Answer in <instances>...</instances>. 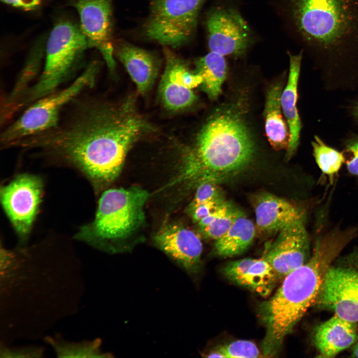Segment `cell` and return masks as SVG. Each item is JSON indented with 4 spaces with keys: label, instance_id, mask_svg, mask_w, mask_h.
<instances>
[{
    "label": "cell",
    "instance_id": "cell-1",
    "mask_svg": "<svg viewBox=\"0 0 358 358\" xmlns=\"http://www.w3.org/2000/svg\"><path fill=\"white\" fill-rule=\"evenodd\" d=\"M134 95L118 103L89 99L51 129L18 141L74 166L96 187L119 175L133 145L153 127L138 111Z\"/></svg>",
    "mask_w": 358,
    "mask_h": 358
},
{
    "label": "cell",
    "instance_id": "cell-2",
    "mask_svg": "<svg viewBox=\"0 0 358 358\" xmlns=\"http://www.w3.org/2000/svg\"><path fill=\"white\" fill-rule=\"evenodd\" d=\"M326 91L358 89V0H271Z\"/></svg>",
    "mask_w": 358,
    "mask_h": 358
},
{
    "label": "cell",
    "instance_id": "cell-3",
    "mask_svg": "<svg viewBox=\"0 0 358 358\" xmlns=\"http://www.w3.org/2000/svg\"><path fill=\"white\" fill-rule=\"evenodd\" d=\"M246 105L241 98L219 107L187 147L185 171L197 186L204 182L218 184L231 179L253 161L256 147L246 120Z\"/></svg>",
    "mask_w": 358,
    "mask_h": 358
},
{
    "label": "cell",
    "instance_id": "cell-4",
    "mask_svg": "<svg viewBox=\"0 0 358 358\" xmlns=\"http://www.w3.org/2000/svg\"><path fill=\"white\" fill-rule=\"evenodd\" d=\"M349 243L348 236L338 228L319 236L308 261L284 277L274 294L260 305L259 315L266 327L264 354L278 352L285 337L314 304L328 268Z\"/></svg>",
    "mask_w": 358,
    "mask_h": 358
},
{
    "label": "cell",
    "instance_id": "cell-5",
    "mask_svg": "<svg viewBox=\"0 0 358 358\" xmlns=\"http://www.w3.org/2000/svg\"><path fill=\"white\" fill-rule=\"evenodd\" d=\"M149 196L137 187L106 190L99 199L94 219L82 227L75 238L107 252L120 251V242L143 223Z\"/></svg>",
    "mask_w": 358,
    "mask_h": 358
},
{
    "label": "cell",
    "instance_id": "cell-6",
    "mask_svg": "<svg viewBox=\"0 0 358 358\" xmlns=\"http://www.w3.org/2000/svg\"><path fill=\"white\" fill-rule=\"evenodd\" d=\"M89 48L79 24L66 19L57 22L46 41L43 70L17 103L16 111L57 90L76 70Z\"/></svg>",
    "mask_w": 358,
    "mask_h": 358
},
{
    "label": "cell",
    "instance_id": "cell-7",
    "mask_svg": "<svg viewBox=\"0 0 358 358\" xmlns=\"http://www.w3.org/2000/svg\"><path fill=\"white\" fill-rule=\"evenodd\" d=\"M97 61H91L84 71L67 87L40 98L28 106L24 112L1 132L3 147L14 142L56 127L60 121L64 107L88 88H92L99 70Z\"/></svg>",
    "mask_w": 358,
    "mask_h": 358
},
{
    "label": "cell",
    "instance_id": "cell-8",
    "mask_svg": "<svg viewBox=\"0 0 358 358\" xmlns=\"http://www.w3.org/2000/svg\"><path fill=\"white\" fill-rule=\"evenodd\" d=\"M206 0H151L144 37L165 47L177 48L194 37L200 9Z\"/></svg>",
    "mask_w": 358,
    "mask_h": 358
},
{
    "label": "cell",
    "instance_id": "cell-9",
    "mask_svg": "<svg viewBox=\"0 0 358 358\" xmlns=\"http://www.w3.org/2000/svg\"><path fill=\"white\" fill-rule=\"evenodd\" d=\"M204 20L210 52L240 57L258 42V36L241 13L238 0H217Z\"/></svg>",
    "mask_w": 358,
    "mask_h": 358
},
{
    "label": "cell",
    "instance_id": "cell-10",
    "mask_svg": "<svg viewBox=\"0 0 358 358\" xmlns=\"http://www.w3.org/2000/svg\"><path fill=\"white\" fill-rule=\"evenodd\" d=\"M314 304L358 322V246L339 256L329 267Z\"/></svg>",
    "mask_w": 358,
    "mask_h": 358
},
{
    "label": "cell",
    "instance_id": "cell-11",
    "mask_svg": "<svg viewBox=\"0 0 358 358\" xmlns=\"http://www.w3.org/2000/svg\"><path fill=\"white\" fill-rule=\"evenodd\" d=\"M43 184L37 176L22 174L0 190L3 209L21 240L29 234L41 202Z\"/></svg>",
    "mask_w": 358,
    "mask_h": 358
},
{
    "label": "cell",
    "instance_id": "cell-12",
    "mask_svg": "<svg viewBox=\"0 0 358 358\" xmlns=\"http://www.w3.org/2000/svg\"><path fill=\"white\" fill-rule=\"evenodd\" d=\"M112 0H69L77 11L79 25L89 48H95L102 55L108 69L114 72Z\"/></svg>",
    "mask_w": 358,
    "mask_h": 358
},
{
    "label": "cell",
    "instance_id": "cell-13",
    "mask_svg": "<svg viewBox=\"0 0 358 358\" xmlns=\"http://www.w3.org/2000/svg\"><path fill=\"white\" fill-rule=\"evenodd\" d=\"M165 69L159 86V94L167 109L178 111L191 106L196 100L193 89L200 86L202 78L187 63L165 47Z\"/></svg>",
    "mask_w": 358,
    "mask_h": 358
},
{
    "label": "cell",
    "instance_id": "cell-14",
    "mask_svg": "<svg viewBox=\"0 0 358 358\" xmlns=\"http://www.w3.org/2000/svg\"><path fill=\"white\" fill-rule=\"evenodd\" d=\"M304 223L305 219L299 220L280 230L262 258L279 279L304 264L310 256V239Z\"/></svg>",
    "mask_w": 358,
    "mask_h": 358
},
{
    "label": "cell",
    "instance_id": "cell-15",
    "mask_svg": "<svg viewBox=\"0 0 358 358\" xmlns=\"http://www.w3.org/2000/svg\"><path fill=\"white\" fill-rule=\"evenodd\" d=\"M159 248L191 277L202 269V244L199 236L188 229L170 226L155 236Z\"/></svg>",
    "mask_w": 358,
    "mask_h": 358
},
{
    "label": "cell",
    "instance_id": "cell-16",
    "mask_svg": "<svg viewBox=\"0 0 358 358\" xmlns=\"http://www.w3.org/2000/svg\"><path fill=\"white\" fill-rule=\"evenodd\" d=\"M222 270L229 280L263 296L271 292L279 279L272 267L263 258L231 261Z\"/></svg>",
    "mask_w": 358,
    "mask_h": 358
},
{
    "label": "cell",
    "instance_id": "cell-17",
    "mask_svg": "<svg viewBox=\"0 0 358 358\" xmlns=\"http://www.w3.org/2000/svg\"><path fill=\"white\" fill-rule=\"evenodd\" d=\"M115 54L135 84L138 92L145 94L149 91L158 74L161 63L159 57L125 41L116 43Z\"/></svg>",
    "mask_w": 358,
    "mask_h": 358
},
{
    "label": "cell",
    "instance_id": "cell-18",
    "mask_svg": "<svg viewBox=\"0 0 358 358\" xmlns=\"http://www.w3.org/2000/svg\"><path fill=\"white\" fill-rule=\"evenodd\" d=\"M289 67L288 80L281 95V105L286 120L289 139L285 154V160H290L296 153L300 144L302 122L297 109L298 86L301 63L304 55L301 49L299 52L293 54L288 52Z\"/></svg>",
    "mask_w": 358,
    "mask_h": 358
},
{
    "label": "cell",
    "instance_id": "cell-19",
    "mask_svg": "<svg viewBox=\"0 0 358 358\" xmlns=\"http://www.w3.org/2000/svg\"><path fill=\"white\" fill-rule=\"evenodd\" d=\"M255 213L257 228L265 232H279L286 226L305 219L304 212L292 203L269 193L257 198Z\"/></svg>",
    "mask_w": 358,
    "mask_h": 358
},
{
    "label": "cell",
    "instance_id": "cell-20",
    "mask_svg": "<svg viewBox=\"0 0 358 358\" xmlns=\"http://www.w3.org/2000/svg\"><path fill=\"white\" fill-rule=\"evenodd\" d=\"M313 339L320 357H334L357 342V323L335 314L316 328Z\"/></svg>",
    "mask_w": 358,
    "mask_h": 358
},
{
    "label": "cell",
    "instance_id": "cell-21",
    "mask_svg": "<svg viewBox=\"0 0 358 358\" xmlns=\"http://www.w3.org/2000/svg\"><path fill=\"white\" fill-rule=\"evenodd\" d=\"M282 89L281 84H275L268 89L264 110L266 134L271 146L276 150H286L289 139L288 127L281 105Z\"/></svg>",
    "mask_w": 358,
    "mask_h": 358
},
{
    "label": "cell",
    "instance_id": "cell-22",
    "mask_svg": "<svg viewBox=\"0 0 358 358\" xmlns=\"http://www.w3.org/2000/svg\"><path fill=\"white\" fill-rule=\"evenodd\" d=\"M44 40L40 39L31 49L12 90L5 99L1 121L5 122L12 117L16 104L32 86V82L38 75L45 56L46 42Z\"/></svg>",
    "mask_w": 358,
    "mask_h": 358
},
{
    "label": "cell",
    "instance_id": "cell-23",
    "mask_svg": "<svg viewBox=\"0 0 358 358\" xmlns=\"http://www.w3.org/2000/svg\"><path fill=\"white\" fill-rule=\"evenodd\" d=\"M255 233L254 223L243 214L223 235L215 241L216 254L230 257L242 254L252 243Z\"/></svg>",
    "mask_w": 358,
    "mask_h": 358
},
{
    "label": "cell",
    "instance_id": "cell-24",
    "mask_svg": "<svg viewBox=\"0 0 358 358\" xmlns=\"http://www.w3.org/2000/svg\"><path fill=\"white\" fill-rule=\"evenodd\" d=\"M194 71L201 76L200 88L211 100L216 99L222 92L228 66L225 56L210 52L195 60Z\"/></svg>",
    "mask_w": 358,
    "mask_h": 358
},
{
    "label": "cell",
    "instance_id": "cell-25",
    "mask_svg": "<svg viewBox=\"0 0 358 358\" xmlns=\"http://www.w3.org/2000/svg\"><path fill=\"white\" fill-rule=\"evenodd\" d=\"M243 214V212L237 207L226 200L198 224L206 237L216 241L223 235Z\"/></svg>",
    "mask_w": 358,
    "mask_h": 358
},
{
    "label": "cell",
    "instance_id": "cell-26",
    "mask_svg": "<svg viewBox=\"0 0 358 358\" xmlns=\"http://www.w3.org/2000/svg\"><path fill=\"white\" fill-rule=\"evenodd\" d=\"M45 341L53 349L59 358H104L108 357L107 353L100 349L99 339L92 341L72 342L63 339L47 336Z\"/></svg>",
    "mask_w": 358,
    "mask_h": 358
},
{
    "label": "cell",
    "instance_id": "cell-27",
    "mask_svg": "<svg viewBox=\"0 0 358 358\" xmlns=\"http://www.w3.org/2000/svg\"><path fill=\"white\" fill-rule=\"evenodd\" d=\"M311 144L313 156L318 168L333 180L346 162L344 152L329 146L317 135L314 136Z\"/></svg>",
    "mask_w": 358,
    "mask_h": 358
},
{
    "label": "cell",
    "instance_id": "cell-28",
    "mask_svg": "<svg viewBox=\"0 0 358 358\" xmlns=\"http://www.w3.org/2000/svg\"><path fill=\"white\" fill-rule=\"evenodd\" d=\"M260 352L253 342L247 340H237L220 346L208 354L207 357L219 358H257Z\"/></svg>",
    "mask_w": 358,
    "mask_h": 358
},
{
    "label": "cell",
    "instance_id": "cell-29",
    "mask_svg": "<svg viewBox=\"0 0 358 358\" xmlns=\"http://www.w3.org/2000/svg\"><path fill=\"white\" fill-rule=\"evenodd\" d=\"M344 153L348 155L346 160L348 173L358 178V133L350 131L342 140Z\"/></svg>",
    "mask_w": 358,
    "mask_h": 358
},
{
    "label": "cell",
    "instance_id": "cell-30",
    "mask_svg": "<svg viewBox=\"0 0 358 358\" xmlns=\"http://www.w3.org/2000/svg\"><path fill=\"white\" fill-rule=\"evenodd\" d=\"M217 185L211 182H204L199 184L197 186L195 196L189 209L206 202L225 201L223 192Z\"/></svg>",
    "mask_w": 358,
    "mask_h": 358
},
{
    "label": "cell",
    "instance_id": "cell-31",
    "mask_svg": "<svg viewBox=\"0 0 358 358\" xmlns=\"http://www.w3.org/2000/svg\"><path fill=\"white\" fill-rule=\"evenodd\" d=\"M44 353V348L38 346L8 347L1 345L0 348L1 358H40L43 357Z\"/></svg>",
    "mask_w": 358,
    "mask_h": 358
},
{
    "label": "cell",
    "instance_id": "cell-32",
    "mask_svg": "<svg viewBox=\"0 0 358 358\" xmlns=\"http://www.w3.org/2000/svg\"><path fill=\"white\" fill-rule=\"evenodd\" d=\"M209 201L199 204L190 209L194 222H199L220 207L225 201Z\"/></svg>",
    "mask_w": 358,
    "mask_h": 358
},
{
    "label": "cell",
    "instance_id": "cell-33",
    "mask_svg": "<svg viewBox=\"0 0 358 358\" xmlns=\"http://www.w3.org/2000/svg\"><path fill=\"white\" fill-rule=\"evenodd\" d=\"M3 3L24 11L35 10L41 4L42 0H1Z\"/></svg>",
    "mask_w": 358,
    "mask_h": 358
},
{
    "label": "cell",
    "instance_id": "cell-34",
    "mask_svg": "<svg viewBox=\"0 0 358 358\" xmlns=\"http://www.w3.org/2000/svg\"><path fill=\"white\" fill-rule=\"evenodd\" d=\"M355 95L345 106L347 115L357 127L358 128V89Z\"/></svg>",
    "mask_w": 358,
    "mask_h": 358
},
{
    "label": "cell",
    "instance_id": "cell-35",
    "mask_svg": "<svg viewBox=\"0 0 358 358\" xmlns=\"http://www.w3.org/2000/svg\"><path fill=\"white\" fill-rule=\"evenodd\" d=\"M351 357L358 358V339L354 344L352 350Z\"/></svg>",
    "mask_w": 358,
    "mask_h": 358
}]
</instances>
